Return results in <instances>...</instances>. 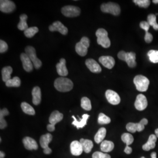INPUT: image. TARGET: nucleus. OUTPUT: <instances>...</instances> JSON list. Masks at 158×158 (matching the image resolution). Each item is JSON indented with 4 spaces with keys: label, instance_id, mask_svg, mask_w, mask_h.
<instances>
[{
    "label": "nucleus",
    "instance_id": "nucleus-22",
    "mask_svg": "<svg viewBox=\"0 0 158 158\" xmlns=\"http://www.w3.org/2000/svg\"><path fill=\"white\" fill-rule=\"evenodd\" d=\"M140 27L144 31H145L146 34L145 36V40L148 44H150L152 42L153 40V36L152 34L148 32V30L150 27L149 24L147 21H142L139 24Z\"/></svg>",
    "mask_w": 158,
    "mask_h": 158
},
{
    "label": "nucleus",
    "instance_id": "nucleus-35",
    "mask_svg": "<svg viewBox=\"0 0 158 158\" xmlns=\"http://www.w3.org/2000/svg\"><path fill=\"white\" fill-rule=\"evenodd\" d=\"M81 107L86 111H90L91 110V104L89 98L84 97L81 100Z\"/></svg>",
    "mask_w": 158,
    "mask_h": 158
},
{
    "label": "nucleus",
    "instance_id": "nucleus-6",
    "mask_svg": "<svg viewBox=\"0 0 158 158\" xmlns=\"http://www.w3.org/2000/svg\"><path fill=\"white\" fill-rule=\"evenodd\" d=\"M25 53L28 56L29 59L33 63L34 68L36 69H39L42 66V63L41 60L37 57L35 49L31 46H28L25 48Z\"/></svg>",
    "mask_w": 158,
    "mask_h": 158
},
{
    "label": "nucleus",
    "instance_id": "nucleus-8",
    "mask_svg": "<svg viewBox=\"0 0 158 158\" xmlns=\"http://www.w3.org/2000/svg\"><path fill=\"white\" fill-rule=\"evenodd\" d=\"M80 9L79 7L73 6H63L62 8V13L65 17L73 18L78 17L80 14Z\"/></svg>",
    "mask_w": 158,
    "mask_h": 158
},
{
    "label": "nucleus",
    "instance_id": "nucleus-26",
    "mask_svg": "<svg viewBox=\"0 0 158 158\" xmlns=\"http://www.w3.org/2000/svg\"><path fill=\"white\" fill-rule=\"evenodd\" d=\"M114 148V144L110 141H103L100 145V149L102 152H109L112 151Z\"/></svg>",
    "mask_w": 158,
    "mask_h": 158
},
{
    "label": "nucleus",
    "instance_id": "nucleus-16",
    "mask_svg": "<svg viewBox=\"0 0 158 158\" xmlns=\"http://www.w3.org/2000/svg\"><path fill=\"white\" fill-rule=\"evenodd\" d=\"M99 62L102 65L108 69H111L115 65V60L110 56H102L99 58Z\"/></svg>",
    "mask_w": 158,
    "mask_h": 158
},
{
    "label": "nucleus",
    "instance_id": "nucleus-10",
    "mask_svg": "<svg viewBox=\"0 0 158 158\" xmlns=\"http://www.w3.org/2000/svg\"><path fill=\"white\" fill-rule=\"evenodd\" d=\"M106 97L108 102L113 105H118L121 102V98L114 91L108 90L106 92Z\"/></svg>",
    "mask_w": 158,
    "mask_h": 158
},
{
    "label": "nucleus",
    "instance_id": "nucleus-2",
    "mask_svg": "<svg viewBox=\"0 0 158 158\" xmlns=\"http://www.w3.org/2000/svg\"><path fill=\"white\" fill-rule=\"evenodd\" d=\"M97 44L104 48H108L111 45V41L108 36L107 31L103 28L98 29L96 32Z\"/></svg>",
    "mask_w": 158,
    "mask_h": 158
},
{
    "label": "nucleus",
    "instance_id": "nucleus-12",
    "mask_svg": "<svg viewBox=\"0 0 158 158\" xmlns=\"http://www.w3.org/2000/svg\"><path fill=\"white\" fill-rule=\"evenodd\" d=\"M20 58L23 63V69L27 72H31L32 71L34 67V64L28 56L25 53H22L20 55Z\"/></svg>",
    "mask_w": 158,
    "mask_h": 158
},
{
    "label": "nucleus",
    "instance_id": "nucleus-4",
    "mask_svg": "<svg viewBox=\"0 0 158 158\" xmlns=\"http://www.w3.org/2000/svg\"><path fill=\"white\" fill-rule=\"evenodd\" d=\"M90 46V40L84 36L83 37L80 41L77 43L75 47L76 53L81 56H85L88 52V48Z\"/></svg>",
    "mask_w": 158,
    "mask_h": 158
},
{
    "label": "nucleus",
    "instance_id": "nucleus-44",
    "mask_svg": "<svg viewBox=\"0 0 158 158\" xmlns=\"http://www.w3.org/2000/svg\"><path fill=\"white\" fill-rule=\"evenodd\" d=\"M124 152L125 153H127L128 155H130L132 152V148H131L130 146H126L125 148Z\"/></svg>",
    "mask_w": 158,
    "mask_h": 158
},
{
    "label": "nucleus",
    "instance_id": "nucleus-11",
    "mask_svg": "<svg viewBox=\"0 0 158 158\" xmlns=\"http://www.w3.org/2000/svg\"><path fill=\"white\" fill-rule=\"evenodd\" d=\"M148 106L147 97L143 94H138L135 102V107L138 111H143Z\"/></svg>",
    "mask_w": 158,
    "mask_h": 158
},
{
    "label": "nucleus",
    "instance_id": "nucleus-42",
    "mask_svg": "<svg viewBox=\"0 0 158 158\" xmlns=\"http://www.w3.org/2000/svg\"><path fill=\"white\" fill-rule=\"evenodd\" d=\"M93 158H111V156L106 153L95 152L92 155Z\"/></svg>",
    "mask_w": 158,
    "mask_h": 158
},
{
    "label": "nucleus",
    "instance_id": "nucleus-47",
    "mask_svg": "<svg viewBox=\"0 0 158 158\" xmlns=\"http://www.w3.org/2000/svg\"><path fill=\"white\" fill-rule=\"evenodd\" d=\"M5 157V153L1 151L0 152V158H4Z\"/></svg>",
    "mask_w": 158,
    "mask_h": 158
},
{
    "label": "nucleus",
    "instance_id": "nucleus-49",
    "mask_svg": "<svg viewBox=\"0 0 158 158\" xmlns=\"http://www.w3.org/2000/svg\"><path fill=\"white\" fill-rule=\"evenodd\" d=\"M153 2L154 4H158V0H153Z\"/></svg>",
    "mask_w": 158,
    "mask_h": 158
},
{
    "label": "nucleus",
    "instance_id": "nucleus-48",
    "mask_svg": "<svg viewBox=\"0 0 158 158\" xmlns=\"http://www.w3.org/2000/svg\"><path fill=\"white\" fill-rule=\"evenodd\" d=\"M155 135L156 136V137L158 138V128L155 130Z\"/></svg>",
    "mask_w": 158,
    "mask_h": 158
},
{
    "label": "nucleus",
    "instance_id": "nucleus-25",
    "mask_svg": "<svg viewBox=\"0 0 158 158\" xmlns=\"http://www.w3.org/2000/svg\"><path fill=\"white\" fill-rule=\"evenodd\" d=\"M80 142L81 143L83 151L87 153L90 152L92 150V148H93V143L91 140L89 139H85L83 138L80 139Z\"/></svg>",
    "mask_w": 158,
    "mask_h": 158
},
{
    "label": "nucleus",
    "instance_id": "nucleus-39",
    "mask_svg": "<svg viewBox=\"0 0 158 158\" xmlns=\"http://www.w3.org/2000/svg\"><path fill=\"white\" fill-rule=\"evenodd\" d=\"M133 2L136 5L141 8H148L151 4V1L149 0H134Z\"/></svg>",
    "mask_w": 158,
    "mask_h": 158
},
{
    "label": "nucleus",
    "instance_id": "nucleus-38",
    "mask_svg": "<svg viewBox=\"0 0 158 158\" xmlns=\"http://www.w3.org/2000/svg\"><path fill=\"white\" fill-rule=\"evenodd\" d=\"M38 31H39V29L37 27H31V28H28L24 31V35L26 37L31 38H32L37 32H38Z\"/></svg>",
    "mask_w": 158,
    "mask_h": 158
},
{
    "label": "nucleus",
    "instance_id": "nucleus-36",
    "mask_svg": "<svg viewBox=\"0 0 158 158\" xmlns=\"http://www.w3.org/2000/svg\"><path fill=\"white\" fill-rule=\"evenodd\" d=\"M111 123V119L103 113H100L98 118V123L100 125L108 124Z\"/></svg>",
    "mask_w": 158,
    "mask_h": 158
},
{
    "label": "nucleus",
    "instance_id": "nucleus-24",
    "mask_svg": "<svg viewBox=\"0 0 158 158\" xmlns=\"http://www.w3.org/2000/svg\"><path fill=\"white\" fill-rule=\"evenodd\" d=\"M32 102L34 105L38 106L41 102V90L39 87H35L32 91Z\"/></svg>",
    "mask_w": 158,
    "mask_h": 158
},
{
    "label": "nucleus",
    "instance_id": "nucleus-19",
    "mask_svg": "<svg viewBox=\"0 0 158 158\" xmlns=\"http://www.w3.org/2000/svg\"><path fill=\"white\" fill-rule=\"evenodd\" d=\"M57 72L60 76H66L68 75V70L66 66V60L64 58H62L60 62L56 64Z\"/></svg>",
    "mask_w": 158,
    "mask_h": 158
},
{
    "label": "nucleus",
    "instance_id": "nucleus-37",
    "mask_svg": "<svg viewBox=\"0 0 158 158\" xmlns=\"http://www.w3.org/2000/svg\"><path fill=\"white\" fill-rule=\"evenodd\" d=\"M148 56L151 62L153 63H158V51L151 50L148 53Z\"/></svg>",
    "mask_w": 158,
    "mask_h": 158
},
{
    "label": "nucleus",
    "instance_id": "nucleus-3",
    "mask_svg": "<svg viewBox=\"0 0 158 158\" xmlns=\"http://www.w3.org/2000/svg\"><path fill=\"white\" fill-rule=\"evenodd\" d=\"M134 83L135 85L137 90L141 92H145L148 89L149 80L145 76L138 75L136 76L134 79Z\"/></svg>",
    "mask_w": 158,
    "mask_h": 158
},
{
    "label": "nucleus",
    "instance_id": "nucleus-20",
    "mask_svg": "<svg viewBox=\"0 0 158 158\" xmlns=\"http://www.w3.org/2000/svg\"><path fill=\"white\" fill-rule=\"evenodd\" d=\"M89 117H90V115L89 114H85L82 116V118L80 119V120L78 121L77 119L76 118V117L73 115L72 118L74 119V121L72 123V125H74L77 129L82 128L87 124V119Z\"/></svg>",
    "mask_w": 158,
    "mask_h": 158
},
{
    "label": "nucleus",
    "instance_id": "nucleus-33",
    "mask_svg": "<svg viewBox=\"0 0 158 158\" xmlns=\"http://www.w3.org/2000/svg\"><path fill=\"white\" fill-rule=\"evenodd\" d=\"M148 23L150 26L152 27L156 31L158 30V24L156 22V17L154 14H149L148 17Z\"/></svg>",
    "mask_w": 158,
    "mask_h": 158
},
{
    "label": "nucleus",
    "instance_id": "nucleus-9",
    "mask_svg": "<svg viewBox=\"0 0 158 158\" xmlns=\"http://www.w3.org/2000/svg\"><path fill=\"white\" fill-rule=\"evenodd\" d=\"M16 8L14 2L10 0H1L0 1V10L4 13H11Z\"/></svg>",
    "mask_w": 158,
    "mask_h": 158
},
{
    "label": "nucleus",
    "instance_id": "nucleus-45",
    "mask_svg": "<svg viewBox=\"0 0 158 158\" xmlns=\"http://www.w3.org/2000/svg\"><path fill=\"white\" fill-rule=\"evenodd\" d=\"M47 130H48L50 132H53L55 130V125L52 124L48 125L47 126Z\"/></svg>",
    "mask_w": 158,
    "mask_h": 158
},
{
    "label": "nucleus",
    "instance_id": "nucleus-7",
    "mask_svg": "<svg viewBox=\"0 0 158 158\" xmlns=\"http://www.w3.org/2000/svg\"><path fill=\"white\" fill-rule=\"evenodd\" d=\"M52 135L51 134H46L41 136L40 138V145L44 149V152L46 155H49L52 153V149L48 147L49 143L52 140Z\"/></svg>",
    "mask_w": 158,
    "mask_h": 158
},
{
    "label": "nucleus",
    "instance_id": "nucleus-13",
    "mask_svg": "<svg viewBox=\"0 0 158 158\" xmlns=\"http://www.w3.org/2000/svg\"><path fill=\"white\" fill-rule=\"evenodd\" d=\"M49 29L51 32L57 31L64 35H66L68 32V29L62 23L59 21H56L51 25L49 27Z\"/></svg>",
    "mask_w": 158,
    "mask_h": 158
},
{
    "label": "nucleus",
    "instance_id": "nucleus-5",
    "mask_svg": "<svg viewBox=\"0 0 158 158\" xmlns=\"http://www.w3.org/2000/svg\"><path fill=\"white\" fill-rule=\"evenodd\" d=\"M101 10L104 13L111 14L115 16L118 15L121 13V8L118 4L112 2L102 4L101 6Z\"/></svg>",
    "mask_w": 158,
    "mask_h": 158
},
{
    "label": "nucleus",
    "instance_id": "nucleus-27",
    "mask_svg": "<svg viewBox=\"0 0 158 158\" xmlns=\"http://www.w3.org/2000/svg\"><path fill=\"white\" fill-rule=\"evenodd\" d=\"M106 133L107 130L104 127H102L98 130L94 136V141L97 143H100L104 141V139L106 136Z\"/></svg>",
    "mask_w": 158,
    "mask_h": 158
},
{
    "label": "nucleus",
    "instance_id": "nucleus-43",
    "mask_svg": "<svg viewBox=\"0 0 158 158\" xmlns=\"http://www.w3.org/2000/svg\"><path fill=\"white\" fill-rule=\"evenodd\" d=\"M8 46L7 44L5 41L1 40H0V53H2L6 52V51H8Z\"/></svg>",
    "mask_w": 158,
    "mask_h": 158
},
{
    "label": "nucleus",
    "instance_id": "nucleus-31",
    "mask_svg": "<svg viewBox=\"0 0 158 158\" xmlns=\"http://www.w3.org/2000/svg\"><path fill=\"white\" fill-rule=\"evenodd\" d=\"M21 107L23 113L31 115H34L35 114V111L34 108L32 107L31 105H29L28 103L26 102H23L21 103Z\"/></svg>",
    "mask_w": 158,
    "mask_h": 158
},
{
    "label": "nucleus",
    "instance_id": "nucleus-29",
    "mask_svg": "<svg viewBox=\"0 0 158 158\" xmlns=\"http://www.w3.org/2000/svg\"><path fill=\"white\" fill-rule=\"evenodd\" d=\"M12 68L11 66H6L2 69V79L4 82L8 81L11 79V75L12 73Z\"/></svg>",
    "mask_w": 158,
    "mask_h": 158
},
{
    "label": "nucleus",
    "instance_id": "nucleus-21",
    "mask_svg": "<svg viewBox=\"0 0 158 158\" xmlns=\"http://www.w3.org/2000/svg\"><path fill=\"white\" fill-rule=\"evenodd\" d=\"M63 118V114L55 110L53 111L49 117V121L51 124L55 125L61 121Z\"/></svg>",
    "mask_w": 158,
    "mask_h": 158
},
{
    "label": "nucleus",
    "instance_id": "nucleus-15",
    "mask_svg": "<svg viewBox=\"0 0 158 158\" xmlns=\"http://www.w3.org/2000/svg\"><path fill=\"white\" fill-rule=\"evenodd\" d=\"M23 141L24 147L28 150H37L38 149V145L37 142L31 137H25L23 139Z\"/></svg>",
    "mask_w": 158,
    "mask_h": 158
},
{
    "label": "nucleus",
    "instance_id": "nucleus-34",
    "mask_svg": "<svg viewBox=\"0 0 158 158\" xmlns=\"http://www.w3.org/2000/svg\"><path fill=\"white\" fill-rule=\"evenodd\" d=\"M121 139L126 144V146H130L134 141L133 136L129 133H124L121 136Z\"/></svg>",
    "mask_w": 158,
    "mask_h": 158
},
{
    "label": "nucleus",
    "instance_id": "nucleus-30",
    "mask_svg": "<svg viewBox=\"0 0 158 158\" xmlns=\"http://www.w3.org/2000/svg\"><path fill=\"white\" fill-rule=\"evenodd\" d=\"M20 21L18 24V28L21 31H25L28 28V25L27 23L28 16L26 14H22L20 15Z\"/></svg>",
    "mask_w": 158,
    "mask_h": 158
},
{
    "label": "nucleus",
    "instance_id": "nucleus-41",
    "mask_svg": "<svg viewBox=\"0 0 158 158\" xmlns=\"http://www.w3.org/2000/svg\"><path fill=\"white\" fill-rule=\"evenodd\" d=\"M126 129L130 132L135 133L137 131V123H128L126 125Z\"/></svg>",
    "mask_w": 158,
    "mask_h": 158
},
{
    "label": "nucleus",
    "instance_id": "nucleus-1",
    "mask_svg": "<svg viewBox=\"0 0 158 158\" xmlns=\"http://www.w3.org/2000/svg\"><path fill=\"white\" fill-rule=\"evenodd\" d=\"M54 86L60 92H68L72 90L73 83L70 79L66 77H59L55 80Z\"/></svg>",
    "mask_w": 158,
    "mask_h": 158
},
{
    "label": "nucleus",
    "instance_id": "nucleus-28",
    "mask_svg": "<svg viewBox=\"0 0 158 158\" xmlns=\"http://www.w3.org/2000/svg\"><path fill=\"white\" fill-rule=\"evenodd\" d=\"M9 115V111L6 108L1 109L0 111V128L3 130L7 127V123L4 119V117Z\"/></svg>",
    "mask_w": 158,
    "mask_h": 158
},
{
    "label": "nucleus",
    "instance_id": "nucleus-17",
    "mask_svg": "<svg viewBox=\"0 0 158 158\" xmlns=\"http://www.w3.org/2000/svg\"><path fill=\"white\" fill-rule=\"evenodd\" d=\"M70 151L74 156H79L82 153L83 149L80 141H74L71 143Z\"/></svg>",
    "mask_w": 158,
    "mask_h": 158
},
{
    "label": "nucleus",
    "instance_id": "nucleus-14",
    "mask_svg": "<svg viewBox=\"0 0 158 158\" xmlns=\"http://www.w3.org/2000/svg\"><path fill=\"white\" fill-rule=\"evenodd\" d=\"M85 65L92 73H99L102 72V68L99 64L93 59H88L85 60Z\"/></svg>",
    "mask_w": 158,
    "mask_h": 158
},
{
    "label": "nucleus",
    "instance_id": "nucleus-32",
    "mask_svg": "<svg viewBox=\"0 0 158 158\" xmlns=\"http://www.w3.org/2000/svg\"><path fill=\"white\" fill-rule=\"evenodd\" d=\"M21 80L18 77H14L13 79L9 80L6 83V86L8 87H18L21 85Z\"/></svg>",
    "mask_w": 158,
    "mask_h": 158
},
{
    "label": "nucleus",
    "instance_id": "nucleus-40",
    "mask_svg": "<svg viewBox=\"0 0 158 158\" xmlns=\"http://www.w3.org/2000/svg\"><path fill=\"white\" fill-rule=\"evenodd\" d=\"M148 121L147 118H143L141 121L137 123V131L141 132L145 129V125L148 124Z\"/></svg>",
    "mask_w": 158,
    "mask_h": 158
},
{
    "label": "nucleus",
    "instance_id": "nucleus-23",
    "mask_svg": "<svg viewBox=\"0 0 158 158\" xmlns=\"http://www.w3.org/2000/svg\"><path fill=\"white\" fill-rule=\"evenodd\" d=\"M124 61L127 62L128 66L130 68H135L136 66L135 53L134 52H132L126 53Z\"/></svg>",
    "mask_w": 158,
    "mask_h": 158
},
{
    "label": "nucleus",
    "instance_id": "nucleus-50",
    "mask_svg": "<svg viewBox=\"0 0 158 158\" xmlns=\"http://www.w3.org/2000/svg\"><path fill=\"white\" fill-rule=\"evenodd\" d=\"M141 158H145V157H143V156H142V157H141Z\"/></svg>",
    "mask_w": 158,
    "mask_h": 158
},
{
    "label": "nucleus",
    "instance_id": "nucleus-46",
    "mask_svg": "<svg viewBox=\"0 0 158 158\" xmlns=\"http://www.w3.org/2000/svg\"><path fill=\"white\" fill-rule=\"evenodd\" d=\"M151 158H156V153L155 152L152 153L151 155Z\"/></svg>",
    "mask_w": 158,
    "mask_h": 158
},
{
    "label": "nucleus",
    "instance_id": "nucleus-18",
    "mask_svg": "<svg viewBox=\"0 0 158 158\" xmlns=\"http://www.w3.org/2000/svg\"><path fill=\"white\" fill-rule=\"evenodd\" d=\"M157 140L156 136L152 134L149 136L148 141L142 146V149L145 151H149L151 149H154L156 147V142Z\"/></svg>",
    "mask_w": 158,
    "mask_h": 158
}]
</instances>
